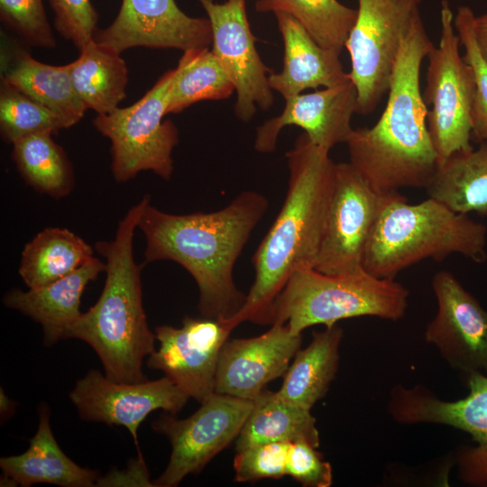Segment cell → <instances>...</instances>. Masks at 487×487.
Masks as SVG:
<instances>
[{
  "instance_id": "38",
  "label": "cell",
  "mask_w": 487,
  "mask_h": 487,
  "mask_svg": "<svg viewBox=\"0 0 487 487\" xmlns=\"http://www.w3.org/2000/svg\"><path fill=\"white\" fill-rule=\"evenodd\" d=\"M473 30L478 48L487 61V11L473 19Z\"/></svg>"
},
{
  "instance_id": "14",
  "label": "cell",
  "mask_w": 487,
  "mask_h": 487,
  "mask_svg": "<svg viewBox=\"0 0 487 487\" xmlns=\"http://www.w3.org/2000/svg\"><path fill=\"white\" fill-rule=\"evenodd\" d=\"M432 289L436 313L426 327V342L453 369L487 376V310L450 271H437Z\"/></svg>"
},
{
  "instance_id": "28",
  "label": "cell",
  "mask_w": 487,
  "mask_h": 487,
  "mask_svg": "<svg viewBox=\"0 0 487 487\" xmlns=\"http://www.w3.org/2000/svg\"><path fill=\"white\" fill-rule=\"evenodd\" d=\"M93 249L66 228L47 227L24 245L19 274L29 289L51 284L81 267Z\"/></svg>"
},
{
  "instance_id": "19",
  "label": "cell",
  "mask_w": 487,
  "mask_h": 487,
  "mask_svg": "<svg viewBox=\"0 0 487 487\" xmlns=\"http://www.w3.org/2000/svg\"><path fill=\"white\" fill-rule=\"evenodd\" d=\"M356 110L357 92L350 78L322 90L297 95L285 100L280 115L257 128L254 148L262 153L273 152L282 128L295 125L302 128L315 144L330 152L335 145L346 142Z\"/></svg>"
},
{
  "instance_id": "7",
  "label": "cell",
  "mask_w": 487,
  "mask_h": 487,
  "mask_svg": "<svg viewBox=\"0 0 487 487\" xmlns=\"http://www.w3.org/2000/svg\"><path fill=\"white\" fill-rule=\"evenodd\" d=\"M173 76L174 69L167 71L134 104L94 118L95 128L110 140L111 170L117 182L128 181L143 170L166 180L171 178L179 132L163 117Z\"/></svg>"
},
{
  "instance_id": "2",
  "label": "cell",
  "mask_w": 487,
  "mask_h": 487,
  "mask_svg": "<svg viewBox=\"0 0 487 487\" xmlns=\"http://www.w3.org/2000/svg\"><path fill=\"white\" fill-rule=\"evenodd\" d=\"M289 171L285 200L253 256L254 281L242 309L225 322L231 329L245 321L270 325L274 301L298 270L314 268L331 200L335 166L329 152L304 133L287 154Z\"/></svg>"
},
{
  "instance_id": "4",
  "label": "cell",
  "mask_w": 487,
  "mask_h": 487,
  "mask_svg": "<svg viewBox=\"0 0 487 487\" xmlns=\"http://www.w3.org/2000/svg\"><path fill=\"white\" fill-rule=\"evenodd\" d=\"M145 195L119 222L112 241L96 244L106 258V279L96 304L66 331L64 339L87 343L98 355L105 375L117 382L146 381L143 359L155 350V334L150 329L142 304V265L133 257V236Z\"/></svg>"
},
{
  "instance_id": "12",
  "label": "cell",
  "mask_w": 487,
  "mask_h": 487,
  "mask_svg": "<svg viewBox=\"0 0 487 487\" xmlns=\"http://www.w3.org/2000/svg\"><path fill=\"white\" fill-rule=\"evenodd\" d=\"M392 194L375 190L350 162L335 163L331 200L314 269L326 274L363 269L368 240Z\"/></svg>"
},
{
  "instance_id": "22",
  "label": "cell",
  "mask_w": 487,
  "mask_h": 487,
  "mask_svg": "<svg viewBox=\"0 0 487 487\" xmlns=\"http://www.w3.org/2000/svg\"><path fill=\"white\" fill-rule=\"evenodd\" d=\"M39 418L38 429L28 449L21 455L1 457L4 483L23 487L36 483L62 487L96 485L100 479L98 473L77 464L58 445L50 426L47 406H41Z\"/></svg>"
},
{
  "instance_id": "26",
  "label": "cell",
  "mask_w": 487,
  "mask_h": 487,
  "mask_svg": "<svg viewBox=\"0 0 487 487\" xmlns=\"http://www.w3.org/2000/svg\"><path fill=\"white\" fill-rule=\"evenodd\" d=\"M426 189L456 213L487 216V140L438 164Z\"/></svg>"
},
{
  "instance_id": "27",
  "label": "cell",
  "mask_w": 487,
  "mask_h": 487,
  "mask_svg": "<svg viewBox=\"0 0 487 487\" xmlns=\"http://www.w3.org/2000/svg\"><path fill=\"white\" fill-rule=\"evenodd\" d=\"M69 63L73 87L87 109L97 115L116 109L126 96L128 69L121 54L94 39Z\"/></svg>"
},
{
  "instance_id": "39",
  "label": "cell",
  "mask_w": 487,
  "mask_h": 487,
  "mask_svg": "<svg viewBox=\"0 0 487 487\" xmlns=\"http://www.w3.org/2000/svg\"><path fill=\"white\" fill-rule=\"evenodd\" d=\"M12 400L7 398V396L4 393L3 390H1V413H7L12 410L13 404Z\"/></svg>"
},
{
  "instance_id": "16",
  "label": "cell",
  "mask_w": 487,
  "mask_h": 487,
  "mask_svg": "<svg viewBox=\"0 0 487 487\" xmlns=\"http://www.w3.org/2000/svg\"><path fill=\"white\" fill-rule=\"evenodd\" d=\"M69 398L84 420L123 426L138 447L137 430L146 417L156 409L176 415L188 397L169 378L141 382H117L97 370L78 380Z\"/></svg>"
},
{
  "instance_id": "32",
  "label": "cell",
  "mask_w": 487,
  "mask_h": 487,
  "mask_svg": "<svg viewBox=\"0 0 487 487\" xmlns=\"http://www.w3.org/2000/svg\"><path fill=\"white\" fill-rule=\"evenodd\" d=\"M71 126L64 116L1 79L0 131L5 142L14 143L41 133L53 134Z\"/></svg>"
},
{
  "instance_id": "1",
  "label": "cell",
  "mask_w": 487,
  "mask_h": 487,
  "mask_svg": "<svg viewBox=\"0 0 487 487\" xmlns=\"http://www.w3.org/2000/svg\"><path fill=\"white\" fill-rule=\"evenodd\" d=\"M268 206L262 194L244 191L217 211L174 215L153 207L149 197L138 223L146 239L144 263L180 264L198 285L201 316L226 322L246 300L234 267Z\"/></svg>"
},
{
  "instance_id": "30",
  "label": "cell",
  "mask_w": 487,
  "mask_h": 487,
  "mask_svg": "<svg viewBox=\"0 0 487 487\" xmlns=\"http://www.w3.org/2000/svg\"><path fill=\"white\" fill-rule=\"evenodd\" d=\"M12 144L13 161L28 185L54 198L69 194L74 186L72 166L51 133L31 134Z\"/></svg>"
},
{
  "instance_id": "18",
  "label": "cell",
  "mask_w": 487,
  "mask_h": 487,
  "mask_svg": "<svg viewBox=\"0 0 487 487\" xmlns=\"http://www.w3.org/2000/svg\"><path fill=\"white\" fill-rule=\"evenodd\" d=\"M265 333L227 339L217 364L215 392L253 400L265 386L283 377L300 349L302 335L284 323H273Z\"/></svg>"
},
{
  "instance_id": "23",
  "label": "cell",
  "mask_w": 487,
  "mask_h": 487,
  "mask_svg": "<svg viewBox=\"0 0 487 487\" xmlns=\"http://www.w3.org/2000/svg\"><path fill=\"white\" fill-rule=\"evenodd\" d=\"M1 72V79L64 116L72 125L87 110L73 87L69 64L53 66L41 62L21 46L10 42L2 48Z\"/></svg>"
},
{
  "instance_id": "13",
  "label": "cell",
  "mask_w": 487,
  "mask_h": 487,
  "mask_svg": "<svg viewBox=\"0 0 487 487\" xmlns=\"http://www.w3.org/2000/svg\"><path fill=\"white\" fill-rule=\"evenodd\" d=\"M232 329L210 317H185L181 327H155L159 348L147 365L160 370L188 398L204 401L215 393L218 360Z\"/></svg>"
},
{
  "instance_id": "5",
  "label": "cell",
  "mask_w": 487,
  "mask_h": 487,
  "mask_svg": "<svg viewBox=\"0 0 487 487\" xmlns=\"http://www.w3.org/2000/svg\"><path fill=\"white\" fill-rule=\"evenodd\" d=\"M399 192L382 208L368 240L363 268L394 280L402 270L426 259L441 261L458 253L482 263L487 260V227L428 198L409 204Z\"/></svg>"
},
{
  "instance_id": "10",
  "label": "cell",
  "mask_w": 487,
  "mask_h": 487,
  "mask_svg": "<svg viewBox=\"0 0 487 487\" xmlns=\"http://www.w3.org/2000/svg\"><path fill=\"white\" fill-rule=\"evenodd\" d=\"M469 392L460 400H443L423 385H395L387 411L400 424H438L471 436L472 444L455 455L458 478L473 487H487V376L467 375Z\"/></svg>"
},
{
  "instance_id": "15",
  "label": "cell",
  "mask_w": 487,
  "mask_h": 487,
  "mask_svg": "<svg viewBox=\"0 0 487 487\" xmlns=\"http://www.w3.org/2000/svg\"><path fill=\"white\" fill-rule=\"evenodd\" d=\"M198 1L211 25L212 51L235 87V115L247 122L253 116L256 106L262 110L272 106L273 95L268 81L270 69L255 48V37L247 20L245 0H226L222 4L214 0Z\"/></svg>"
},
{
  "instance_id": "8",
  "label": "cell",
  "mask_w": 487,
  "mask_h": 487,
  "mask_svg": "<svg viewBox=\"0 0 487 487\" xmlns=\"http://www.w3.org/2000/svg\"><path fill=\"white\" fill-rule=\"evenodd\" d=\"M454 16L449 2L442 0L439 43L427 57L423 97L426 105L431 106L427 124L438 164L473 148L471 138L475 81L472 67L460 55Z\"/></svg>"
},
{
  "instance_id": "37",
  "label": "cell",
  "mask_w": 487,
  "mask_h": 487,
  "mask_svg": "<svg viewBox=\"0 0 487 487\" xmlns=\"http://www.w3.org/2000/svg\"><path fill=\"white\" fill-rule=\"evenodd\" d=\"M306 441L290 443L286 463V475L305 487H330L333 471L321 453Z\"/></svg>"
},
{
  "instance_id": "34",
  "label": "cell",
  "mask_w": 487,
  "mask_h": 487,
  "mask_svg": "<svg viewBox=\"0 0 487 487\" xmlns=\"http://www.w3.org/2000/svg\"><path fill=\"white\" fill-rule=\"evenodd\" d=\"M0 12L2 20L28 45L43 49L56 47L42 0H0Z\"/></svg>"
},
{
  "instance_id": "25",
  "label": "cell",
  "mask_w": 487,
  "mask_h": 487,
  "mask_svg": "<svg viewBox=\"0 0 487 487\" xmlns=\"http://www.w3.org/2000/svg\"><path fill=\"white\" fill-rule=\"evenodd\" d=\"M306 441L320 445L317 420L310 410L283 400L277 391L264 390L253 400L235 444L236 451L252 446L271 443Z\"/></svg>"
},
{
  "instance_id": "3",
  "label": "cell",
  "mask_w": 487,
  "mask_h": 487,
  "mask_svg": "<svg viewBox=\"0 0 487 487\" xmlns=\"http://www.w3.org/2000/svg\"><path fill=\"white\" fill-rule=\"evenodd\" d=\"M434 46L418 16L402 41L379 120L372 127L353 129L345 142L350 163L381 194L426 188L436 170L420 88L421 64Z\"/></svg>"
},
{
  "instance_id": "33",
  "label": "cell",
  "mask_w": 487,
  "mask_h": 487,
  "mask_svg": "<svg viewBox=\"0 0 487 487\" xmlns=\"http://www.w3.org/2000/svg\"><path fill=\"white\" fill-rule=\"evenodd\" d=\"M471 7L461 5L454 16V25L464 49V60L472 67L475 81L472 109V134L481 142L487 140V61L476 41Z\"/></svg>"
},
{
  "instance_id": "11",
  "label": "cell",
  "mask_w": 487,
  "mask_h": 487,
  "mask_svg": "<svg viewBox=\"0 0 487 487\" xmlns=\"http://www.w3.org/2000/svg\"><path fill=\"white\" fill-rule=\"evenodd\" d=\"M190 417L163 414L152 428L171 445L169 463L154 486L174 487L190 473H198L235 440L249 416L253 400L215 392Z\"/></svg>"
},
{
  "instance_id": "29",
  "label": "cell",
  "mask_w": 487,
  "mask_h": 487,
  "mask_svg": "<svg viewBox=\"0 0 487 487\" xmlns=\"http://www.w3.org/2000/svg\"><path fill=\"white\" fill-rule=\"evenodd\" d=\"M234 90L233 81L212 51H185L174 69L166 115L180 113L199 101L228 98Z\"/></svg>"
},
{
  "instance_id": "6",
  "label": "cell",
  "mask_w": 487,
  "mask_h": 487,
  "mask_svg": "<svg viewBox=\"0 0 487 487\" xmlns=\"http://www.w3.org/2000/svg\"><path fill=\"white\" fill-rule=\"evenodd\" d=\"M409 295L395 280L377 278L364 269L341 274L299 269L274 301L270 325L284 323L301 335L312 326H331L359 317L397 321L406 313Z\"/></svg>"
},
{
  "instance_id": "36",
  "label": "cell",
  "mask_w": 487,
  "mask_h": 487,
  "mask_svg": "<svg viewBox=\"0 0 487 487\" xmlns=\"http://www.w3.org/2000/svg\"><path fill=\"white\" fill-rule=\"evenodd\" d=\"M54 27L81 51L94 39L98 15L89 0H50Z\"/></svg>"
},
{
  "instance_id": "20",
  "label": "cell",
  "mask_w": 487,
  "mask_h": 487,
  "mask_svg": "<svg viewBox=\"0 0 487 487\" xmlns=\"http://www.w3.org/2000/svg\"><path fill=\"white\" fill-rule=\"evenodd\" d=\"M284 44L283 68L268 78L271 90L289 99L308 88L330 87L349 79L340 52L318 45L305 28L284 12L274 13Z\"/></svg>"
},
{
  "instance_id": "17",
  "label": "cell",
  "mask_w": 487,
  "mask_h": 487,
  "mask_svg": "<svg viewBox=\"0 0 487 487\" xmlns=\"http://www.w3.org/2000/svg\"><path fill=\"white\" fill-rule=\"evenodd\" d=\"M94 40L121 54L135 47L208 48L213 38L207 18L187 15L174 0H123L114 22L96 30Z\"/></svg>"
},
{
  "instance_id": "31",
  "label": "cell",
  "mask_w": 487,
  "mask_h": 487,
  "mask_svg": "<svg viewBox=\"0 0 487 487\" xmlns=\"http://www.w3.org/2000/svg\"><path fill=\"white\" fill-rule=\"evenodd\" d=\"M259 12L293 16L323 48L341 52L357 17V9L337 0H259Z\"/></svg>"
},
{
  "instance_id": "24",
  "label": "cell",
  "mask_w": 487,
  "mask_h": 487,
  "mask_svg": "<svg viewBox=\"0 0 487 487\" xmlns=\"http://www.w3.org/2000/svg\"><path fill=\"white\" fill-rule=\"evenodd\" d=\"M343 329L338 325L313 332L310 344L294 356L278 394L285 400L311 410L323 399L335 377Z\"/></svg>"
},
{
  "instance_id": "9",
  "label": "cell",
  "mask_w": 487,
  "mask_h": 487,
  "mask_svg": "<svg viewBox=\"0 0 487 487\" xmlns=\"http://www.w3.org/2000/svg\"><path fill=\"white\" fill-rule=\"evenodd\" d=\"M422 0H358L357 17L345 47L351 59L349 78L357 92V110L371 114L388 92L401 44L420 15Z\"/></svg>"
},
{
  "instance_id": "35",
  "label": "cell",
  "mask_w": 487,
  "mask_h": 487,
  "mask_svg": "<svg viewBox=\"0 0 487 487\" xmlns=\"http://www.w3.org/2000/svg\"><path fill=\"white\" fill-rule=\"evenodd\" d=\"M290 443L271 442L236 451L234 459V481L254 482L262 479H280L286 475Z\"/></svg>"
},
{
  "instance_id": "21",
  "label": "cell",
  "mask_w": 487,
  "mask_h": 487,
  "mask_svg": "<svg viewBox=\"0 0 487 487\" xmlns=\"http://www.w3.org/2000/svg\"><path fill=\"white\" fill-rule=\"evenodd\" d=\"M106 263L92 257L73 272L46 286L27 291L12 289L4 297V304L40 323L44 344L51 346L64 335L80 317V299L87 285L102 271Z\"/></svg>"
}]
</instances>
